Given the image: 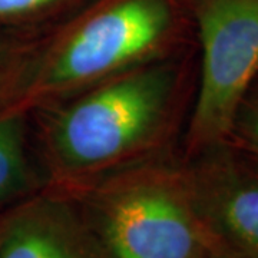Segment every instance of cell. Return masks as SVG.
<instances>
[{"mask_svg":"<svg viewBox=\"0 0 258 258\" xmlns=\"http://www.w3.org/2000/svg\"><path fill=\"white\" fill-rule=\"evenodd\" d=\"M194 49L138 64L35 112L47 186L75 189L171 152L192 106Z\"/></svg>","mask_w":258,"mask_h":258,"instance_id":"obj_1","label":"cell"},{"mask_svg":"<svg viewBox=\"0 0 258 258\" xmlns=\"http://www.w3.org/2000/svg\"><path fill=\"white\" fill-rule=\"evenodd\" d=\"M185 47L172 0L112 2L45 43L26 46L0 112L35 113Z\"/></svg>","mask_w":258,"mask_h":258,"instance_id":"obj_2","label":"cell"},{"mask_svg":"<svg viewBox=\"0 0 258 258\" xmlns=\"http://www.w3.org/2000/svg\"><path fill=\"white\" fill-rule=\"evenodd\" d=\"M64 192L101 258H208L218 247L194 207L184 159L171 152Z\"/></svg>","mask_w":258,"mask_h":258,"instance_id":"obj_3","label":"cell"},{"mask_svg":"<svg viewBox=\"0 0 258 258\" xmlns=\"http://www.w3.org/2000/svg\"><path fill=\"white\" fill-rule=\"evenodd\" d=\"M197 86L184 159L230 138L241 99L258 75V0H194Z\"/></svg>","mask_w":258,"mask_h":258,"instance_id":"obj_4","label":"cell"},{"mask_svg":"<svg viewBox=\"0 0 258 258\" xmlns=\"http://www.w3.org/2000/svg\"><path fill=\"white\" fill-rule=\"evenodd\" d=\"M184 164L194 207L215 242L258 258V152L228 138Z\"/></svg>","mask_w":258,"mask_h":258,"instance_id":"obj_5","label":"cell"},{"mask_svg":"<svg viewBox=\"0 0 258 258\" xmlns=\"http://www.w3.org/2000/svg\"><path fill=\"white\" fill-rule=\"evenodd\" d=\"M0 258H101L75 200L53 186L5 212Z\"/></svg>","mask_w":258,"mask_h":258,"instance_id":"obj_6","label":"cell"},{"mask_svg":"<svg viewBox=\"0 0 258 258\" xmlns=\"http://www.w3.org/2000/svg\"><path fill=\"white\" fill-rule=\"evenodd\" d=\"M28 115L0 112V208L45 189L47 181L29 155Z\"/></svg>","mask_w":258,"mask_h":258,"instance_id":"obj_7","label":"cell"},{"mask_svg":"<svg viewBox=\"0 0 258 258\" xmlns=\"http://www.w3.org/2000/svg\"><path fill=\"white\" fill-rule=\"evenodd\" d=\"M230 138L258 152V75L238 105Z\"/></svg>","mask_w":258,"mask_h":258,"instance_id":"obj_8","label":"cell"},{"mask_svg":"<svg viewBox=\"0 0 258 258\" xmlns=\"http://www.w3.org/2000/svg\"><path fill=\"white\" fill-rule=\"evenodd\" d=\"M25 50L26 46H15L0 39V96L3 98L18 74Z\"/></svg>","mask_w":258,"mask_h":258,"instance_id":"obj_9","label":"cell"},{"mask_svg":"<svg viewBox=\"0 0 258 258\" xmlns=\"http://www.w3.org/2000/svg\"><path fill=\"white\" fill-rule=\"evenodd\" d=\"M62 0H0V19L23 18L47 9Z\"/></svg>","mask_w":258,"mask_h":258,"instance_id":"obj_10","label":"cell"},{"mask_svg":"<svg viewBox=\"0 0 258 258\" xmlns=\"http://www.w3.org/2000/svg\"><path fill=\"white\" fill-rule=\"evenodd\" d=\"M208 258H242L240 255H237V254H234V252H231L228 249H225L221 245H218L217 248L212 251L211 254L208 255Z\"/></svg>","mask_w":258,"mask_h":258,"instance_id":"obj_11","label":"cell"},{"mask_svg":"<svg viewBox=\"0 0 258 258\" xmlns=\"http://www.w3.org/2000/svg\"><path fill=\"white\" fill-rule=\"evenodd\" d=\"M3 222H5V212L0 214V235H2V231H3Z\"/></svg>","mask_w":258,"mask_h":258,"instance_id":"obj_12","label":"cell"},{"mask_svg":"<svg viewBox=\"0 0 258 258\" xmlns=\"http://www.w3.org/2000/svg\"><path fill=\"white\" fill-rule=\"evenodd\" d=\"M255 152H257V151H255Z\"/></svg>","mask_w":258,"mask_h":258,"instance_id":"obj_13","label":"cell"}]
</instances>
